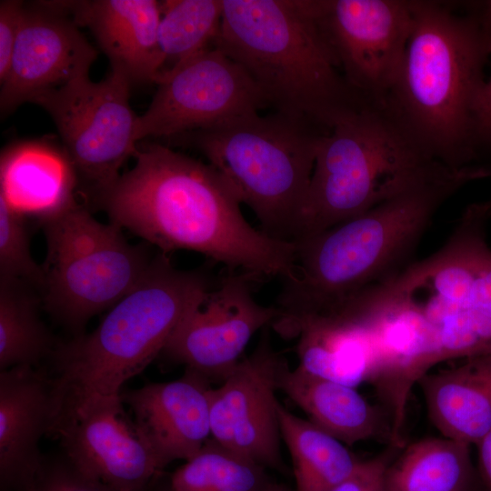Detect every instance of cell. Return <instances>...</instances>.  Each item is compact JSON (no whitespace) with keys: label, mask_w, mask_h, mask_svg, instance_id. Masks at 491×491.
Listing matches in <instances>:
<instances>
[{"label":"cell","mask_w":491,"mask_h":491,"mask_svg":"<svg viewBox=\"0 0 491 491\" xmlns=\"http://www.w3.org/2000/svg\"><path fill=\"white\" fill-rule=\"evenodd\" d=\"M135 157V166L94 199L112 223L165 255L191 250L258 280L290 276L295 243L254 228L209 164L161 144H138Z\"/></svg>","instance_id":"cell-1"},{"label":"cell","mask_w":491,"mask_h":491,"mask_svg":"<svg viewBox=\"0 0 491 491\" xmlns=\"http://www.w3.org/2000/svg\"><path fill=\"white\" fill-rule=\"evenodd\" d=\"M491 176L478 165L440 174L368 211L295 241L291 275L276 308L288 323L326 312L403 267L440 206L467 184Z\"/></svg>","instance_id":"cell-2"},{"label":"cell","mask_w":491,"mask_h":491,"mask_svg":"<svg viewBox=\"0 0 491 491\" xmlns=\"http://www.w3.org/2000/svg\"><path fill=\"white\" fill-rule=\"evenodd\" d=\"M413 25L396 78L381 106L432 159L477 166L478 105L489 55L476 14L412 0Z\"/></svg>","instance_id":"cell-3"},{"label":"cell","mask_w":491,"mask_h":491,"mask_svg":"<svg viewBox=\"0 0 491 491\" xmlns=\"http://www.w3.org/2000/svg\"><path fill=\"white\" fill-rule=\"evenodd\" d=\"M215 284L205 270H180L158 253L141 281L89 334L56 345L49 435L98 408L122 403L123 385L161 354L187 313Z\"/></svg>","instance_id":"cell-4"},{"label":"cell","mask_w":491,"mask_h":491,"mask_svg":"<svg viewBox=\"0 0 491 491\" xmlns=\"http://www.w3.org/2000/svg\"><path fill=\"white\" fill-rule=\"evenodd\" d=\"M214 45L244 69L266 107L326 132L371 104L340 72L306 1L223 0Z\"/></svg>","instance_id":"cell-5"},{"label":"cell","mask_w":491,"mask_h":491,"mask_svg":"<svg viewBox=\"0 0 491 491\" xmlns=\"http://www.w3.org/2000/svg\"><path fill=\"white\" fill-rule=\"evenodd\" d=\"M490 218V199L469 205L436 252L360 291L413 329L433 366L491 355Z\"/></svg>","instance_id":"cell-6"},{"label":"cell","mask_w":491,"mask_h":491,"mask_svg":"<svg viewBox=\"0 0 491 491\" xmlns=\"http://www.w3.org/2000/svg\"><path fill=\"white\" fill-rule=\"evenodd\" d=\"M381 106L368 104L320 138L295 241L357 216L441 172Z\"/></svg>","instance_id":"cell-7"},{"label":"cell","mask_w":491,"mask_h":491,"mask_svg":"<svg viewBox=\"0 0 491 491\" xmlns=\"http://www.w3.org/2000/svg\"><path fill=\"white\" fill-rule=\"evenodd\" d=\"M326 133L274 112L236 116L186 135L239 202L255 213L262 231L294 242Z\"/></svg>","instance_id":"cell-8"},{"label":"cell","mask_w":491,"mask_h":491,"mask_svg":"<svg viewBox=\"0 0 491 491\" xmlns=\"http://www.w3.org/2000/svg\"><path fill=\"white\" fill-rule=\"evenodd\" d=\"M39 222L46 241L42 304L75 336L92 316L129 293L155 257L130 244L118 225L97 221L76 200Z\"/></svg>","instance_id":"cell-9"},{"label":"cell","mask_w":491,"mask_h":491,"mask_svg":"<svg viewBox=\"0 0 491 491\" xmlns=\"http://www.w3.org/2000/svg\"><path fill=\"white\" fill-rule=\"evenodd\" d=\"M131 81L116 67L99 82L89 75L42 94L31 103L52 117L76 175L95 199L120 176L135 156L137 116L130 103Z\"/></svg>","instance_id":"cell-10"},{"label":"cell","mask_w":491,"mask_h":491,"mask_svg":"<svg viewBox=\"0 0 491 491\" xmlns=\"http://www.w3.org/2000/svg\"><path fill=\"white\" fill-rule=\"evenodd\" d=\"M347 83L381 105L401 66L413 25L412 1H306Z\"/></svg>","instance_id":"cell-11"},{"label":"cell","mask_w":491,"mask_h":491,"mask_svg":"<svg viewBox=\"0 0 491 491\" xmlns=\"http://www.w3.org/2000/svg\"><path fill=\"white\" fill-rule=\"evenodd\" d=\"M148 108L137 116V142L173 137L266 107L244 69L213 45L164 70Z\"/></svg>","instance_id":"cell-12"},{"label":"cell","mask_w":491,"mask_h":491,"mask_svg":"<svg viewBox=\"0 0 491 491\" xmlns=\"http://www.w3.org/2000/svg\"><path fill=\"white\" fill-rule=\"evenodd\" d=\"M272 346L269 326L255 351L211 390L212 438L266 468L282 471L276 391L288 368Z\"/></svg>","instance_id":"cell-13"},{"label":"cell","mask_w":491,"mask_h":491,"mask_svg":"<svg viewBox=\"0 0 491 491\" xmlns=\"http://www.w3.org/2000/svg\"><path fill=\"white\" fill-rule=\"evenodd\" d=\"M244 272H232L208 289L187 313L162 354L207 380L235 367L254 335L272 326L276 306L259 304Z\"/></svg>","instance_id":"cell-14"},{"label":"cell","mask_w":491,"mask_h":491,"mask_svg":"<svg viewBox=\"0 0 491 491\" xmlns=\"http://www.w3.org/2000/svg\"><path fill=\"white\" fill-rule=\"evenodd\" d=\"M24 9L9 70L1 82V113L89 75L97 52L67 15L42 2Z\"/></svg>","instance_id":"cell-15"},{"label":"cell","mask_w":491,"mask_h":491,"mask_svg":"<svg viewBox=\"0 0 491 491\" xmlns=\"http://www.w3.org/2000/svg\"><path fill=\"white\" fill-rule=\"evenodd\" d=\"M119 403L98 408L54 435L84 473L113 491H150L165 466Z\"/></svg>","instance_id":"cell-16"},{"label":"cell","mask_w":491,"mask_h":491,"mask_svg":"<svg viewBox=\"0 0 491 491\" xmlns=\"http://www.w3.org/2000/svg\"><path fill=\"white\" fill-rule=\"evenodd\" d=\"M209 380L187 370L179 379L121 393L139 432L165 467L194 456L212 438Z\"/></svg>","instance_id":"cell-17"},{"label":"cell","mask_w":491,"mask_h":491,"mask_svg":"<svg viewBox=\"0 0 491 491\" xmlns=\"http://www.w3.org/2000/svg\"><path fill=\"white\" fill-rule=\"evenodd\" d=\"M46 6L88 27L111 67L131 83H156L165 63L158 43L161 2L155 0L45 1Z\"/></svg>","instance_id":"cell-18"},{"label":"cell","mask_w":491,"mask_h":491,"mask_svg":"<svg viewBox=\"0 0 491 491\" xmlns=\"http://www.w3.org/2000/svg\"><path fill=\"white\" fill-rule=\"evenodd\" d=\"M52 382L36 366L0 373V491H21L44 456L39 442L49 435L53 416Z\"/></svg>","instance_id":"cell-19"},{"label":"cell","mask_w":491,"mask_h":491,"mask_svg":"<svg viewBox=\"0 0 491 491\" xmlns=\"http://www.w3.org/2000/svg\"><path fill=\"white\" fill-rule=\"evenodd\" d=\"M280 390L309 421L345 445L378 439L393 446L387 412L369 403L354 386L316 376L297 366L285 371Z\"/></svg>","instance_id":"cell-20"},{"label":"cell","mask_w":491,"mask_h":491,"mask_svg":"<svg viewBox=\"0 0 491 491\" xmlns=\"http://www.w3.org/2000/svg\"><path fill=\"white\" fill-rule=\"evenodd\" d=\"M417 384L442 436L476 446L491 430V355L429 371Z\"/></svg>","instance_id":"cell-21"},{"label":"cell","mask_w":491,"mask_h":491,"mask_svg":"<svg viewBox=\"0 0 491 491\" xmlns=\"http://www.w3.org/2000/svg\"><path fill=\"white\" fill-rule=\"evenodd\" d=\"M75 169L66 152L27 141L5 149L0 158V195L16 211L40 220L65 209L75 198Z\"/></svg>","instance_id":"cell-22"},{"label":"cell","mask_w":491,"mask_h":491,"mask_svg":"<svg viewBox=\"0 0 491 491\" xmlns=\"http://www.w3.org/2000/svg\"><path fill=\"white\" fill-rule=\"evenodd\" d=\"M470 445L427 437L404 446L384 476V491H483Z\"/></svg>","instance_id":"cell-23"},{"label":"cell","mask_w":491,"mask_h":491,"mask_svg":"<svg viewBox=\"0 0 491 491\" xmlns=\"http://www.w3.org/2000/svg\"><path fill=\"white\" fill-rule=\"evenodd\" d=\"M278 419L282 440L291 455L297 491H331L362 461L343 442L280 403Z\"/></svg>","instance_id":"cell-24"},{"label":"cell","mask_w":491,"mask_h":491,"mask_svg":"<svg viewBox=\"0 0 491 491\" xmlns=\"http://www.w3.org/2000/svg\"><path fill=\"white\" fill-rule=\"evenodd\" d=\"M32 287L22 280L0 277L1 371L37 366L56 346L40 318L41 300Z\"/></svg>","instance_id":"cell-25"},{"label":"cell","mask_w":491,"mask_h":491,"mask_svg":"<svg viewBox=\"0 0 491 491\" xmlns=\"http://www.w3.org/2000/svg\"><path fill=\"white\" fill-rule=\"evenodd\" d=\"M266 469L211 438L167 483L171 491H260L270 482Z\"/></svg>","instance_id":"cell-26"},{"label":"cell","mask_w":491,"mask_h":491,"mask_svg":"<svg viewBox=\"0 0 491 491\" xmlns=\"http://www.w3.org/2000/svg\"><path fill=\"white\" fill-rule=\"evenodd\" d=\"M222 15L223 0L161 2L158 43L165 61L174 66L212 47Z\"/></svg>","instance_id":"cell-27"},{"label":"cell","mask_w":491,"mask_h":491,"mask_svg":"<svg viewBox=\"0 0 491 491\" xmlns=\"http://www.w3.org/2000/svg\"><path fill=\"white\" fill-rule=\"evenodd\" d=\"M0 277L22 280L42 291L44 271L33 258L25 215L0 195Z\"/></svg>","instance_id":"cell-28"},{"label":"cell","mask_w":491,"mask_h":491,"mask_svg":"<svg viewBox=\"0 0 491 491\" xmlns=\"http://www.w3.org/2000/svg\"><path fill=\"white\" fill-rule=\"evenodd\" d=\"M21 491H113L84 473L63 452L44 456L42 463Z\"/></svg>","instance_id":"cell-29"},{"label":"cell","mask_w":491,"mask_h":491,"mask_svg":"<svg viewBox=\"0 0 491 491\" xmlns=\"http://www.w3.org/2000/svg\"><path fill=\"white\" fill-rule=\"evenodd\" d=\"M399 449L390 446L376 456L361 461L356 471L331 491H384L385 472Z\"/></svg>","instance_id":"cell-30"},{"label":"cell","mask_w":491,"mask_h":491,"mask_svg":"<svg viewBox=\"0 0 491 491\" xmlns=\"http://www.w3.org/2000/svg\"><path fill=\"white\" fill-rule=\"evenodd\" d=\"M24 9L21 1L4 0L0 3V83L10 67Z\"/></svg>","instance_id":"cell-31"},{"label":"cell","mask_w":491,"mask_h":491,"mask_svg":"<svg viewBox=\"0 0 491 491\" xmlns=\"http://www.w3.org/2000/svg\"><path fill=\"white\" fill-rule=\"evenodd\" d=\"M478 126L482 146H491V75L486 79L479 100Z\"/></svg>","instance_id":"cell-32"},{"label":"cell","mask_w":491,"mask_h":491,"mask_svg":"<svg viewBox=\"0 0 491 491\" xmlns=\"http://www.w3.org/2000/svg\"><path fill=\"white\" fill-rule=\"evenodd\" d=\"M477 448V474L483 491H491V430L476 445Z\"/></svg>","instance_id":"cell-33"},{"label":"cell","mask_w":491,"mask_h":491,"mask_svg":"<svg viewBox=\"0 0 491 491\" xmlns=\"http://www.w3.org/2000/svg\"><path fill=\"white\" fill-rule=\"evenodd\" d=\"M480 9L475 12L491 55V0L481 2Z\"/></svg>","instance_id":"cell-34"},{"label":"cell","mask_w":491,"mask_h":491,"mask_svg":"<svg viewBox=\"0 0 491 491\" xmlns=\"http://www.w3.org/2000/svg\"><path fill=\"white\" fill-rule=\"evenodd\" d=\"M260 491H291L288 487L286 486L272 483L271 481Z\"/></svg>","instance_id":"cell-35"},{"label":"cell","mask_w":491,"mask_h":491,"mask_svg":"<svg viewBox=\"0 0 491 491\" xmlns=\"http://www.w3.org/2000/svg\"><path fill=\"white\" fill-rule=\"evenodd\" d=\"M161 477V476H160ZM160 477L155 482V484L153 486L150 491H171L167 481L165 483L160 482Z\"/></svg>","instance_id":"cell-36"},{"label":"cell","mask_w":491,"mask_h":491,"mask_svg":"<svg viewBox=\"0 0 491 491\" xmlns=\"http://www.w3.org/2000/svg\"><path fill=\"white\" fill-rule=\"evenodd\" d=\"M491 200V199H490Z\"/></svg>","instance_id":"cell-37"}]
</instances>
